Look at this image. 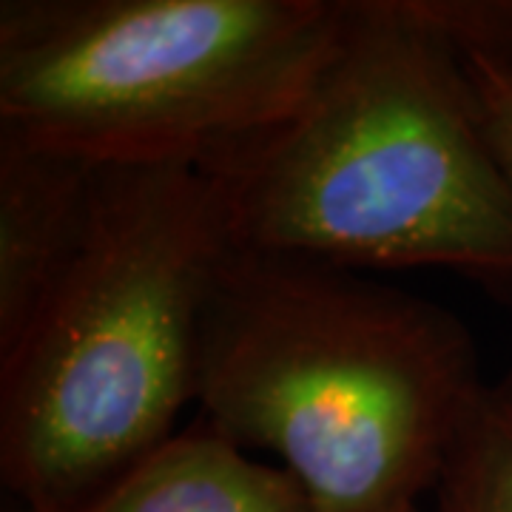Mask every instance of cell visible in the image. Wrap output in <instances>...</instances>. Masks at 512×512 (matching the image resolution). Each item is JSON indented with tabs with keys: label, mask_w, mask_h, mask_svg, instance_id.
Masks as SVG:
<instances>
[{
	"label": "cell",
	"mask_w": 512,
	"mask_h": 512,
	"mask_svg": "<svg viewBox=\"0 0 512 512\" xmlns=\"http://www.w3.org/2000/svg\"><path fill=\"white\" fill-rule=\"evenodd\" d=\"M205 174L237 248L439 268L512 305V180L464 60L416 0H345L339 46L299 109Z\"/></svg>",
	"instance_id": "6da1fadb"
},
{
	"label": "cell",
	"mask_w": 512,
	"mask_h": 512,
	"mask_svg": "<svg viewBox=\"0 0 512 512\" xmlns=\"http://www.w3.org/2000/svg\"><path fill=\"white\" fill-rule=\"evenodd\" d=\"M484 387L456 313L336 265L234 245L202 311L200 419L279 458L313 512L419 504Z\"/></svg>",
	"instance_id": "7a4b0ae2"
},
{
	"label": "cell",
	"mask_w": 512,
	"mask_h": 512,
	"mask_svg": "<svg viewBox=\"0 0 512 512\" xmlns=\"http://www.w3.org/2000/svg\"><path fill=\"white\" fill-rule=\"evenodd\" d=\"M231 248L202 168L100 165L72 268L0 356V478L23 512L72 507L177 433Z\"/></svg>",
	"instance_id": "3957f363"
},
{
	"label": "cell",
	"mask_w": 512,
	"mask_h": 512,
	"mask_svg": "<svg viewBox=\"0 0 512 512\" xmlns=\"http://www.w3.org/2000/svg\"><path fill=\"white\" fill-rule=\"evenodd\" d=\"M345 0H3L0 134L106 168H211L288 120Z\"/></svg>",
	"instance_id": "277c9868"
},
{
	"label": "cell",
	"mask_w": 512,
	"mask_h": 512,
	"mask_svg": "<svg viewBox=\"0 0 512 512\" xmlns=\"http://www.w3.org/2000/svg\"><path fill=\"white\" fill-rule=\"evenodd\" d=\"M100 165L0 134V356L72 268Z\"/></svg>",
	"instance_id": "5b68a950"
},
{
	"label": "cell",
	"mask_w": 512,
	"mask_h": 512,
	"mask_svg": "<svg viewBox=\"0 0 512 512\" xmlns=\"http://www.w3.org/2000/svg\"><path fill=\"white\" fill-rule=\"evenodd\" d=\"M57 512H313L279 464L197 419L89 498Z\"/></svg>",
	"instance_id": "8992f818"
},
{
	"label": "cell",
	"mask_w": 512,
	"mask_h": 512,
	"mask_svg": "<svg viewBox=\"0 0 512 512\" xmlns=\"http://www.w3.org/2000/svg\"><path fill=\"white\" fill-rule=\"evenodd\" d=\"M433 498V512H512V370L481 390Z\"/></svg>",
	"instance_id": "52a82bcc"
},
{
	"label": "cell",
	"mask_w": 512,
	"mask_h": 512,
	"mask_svg": "<svg viewBox=\"0 0 512 512\" xmlns=\"http://www.w3.org/2000/svg\"><path fill=\"white\" fill-rule=\"evenodd\" d=\"M416 6L461 60L481 57L512 72V0H416Z\"/></svg>",
	"instance_id": "ba28073f"
},
{
	"label": "cell",
	"mask_w": 512,
	"mask_h": 512,
	"mask_svg": "<svg viewBox=\"0 0 512 512\" xmlns=\"http://www.w3.org/2000/svg\"><path fill=\"white\" fill-rule=\"evenodd\" d=\"M464 66L478 94L487 137L512 180V72L481 57H464Z\"/></svg>",
	"instance_id": "9c48e42d"
},
{
	"label": "cell",
	"mask_w": 512,
	"mask_h": 512,
	"mask_svg": "<svg viewBox=\"0 0 512 512\" xmlns=\"http://www.w3.org/2000/svg\"><path fill=\"white\" fill-rule=\"evenodd\" d=\"M393 512H421V510H419V504H410V507H399V510H393Z\"/></svg>",
	"instance_id": "30bf717a"
}]
</instances>
